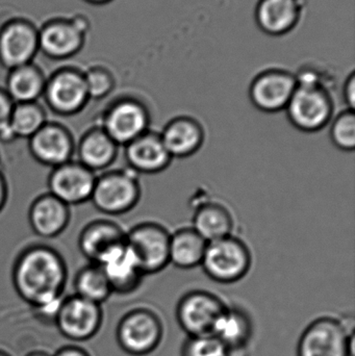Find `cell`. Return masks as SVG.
I'll use <instances>...</instances> for the list:
<instances>
[{
    "mask_svg": "<svg viewBox=\"0 0 355 356\" xmlns=\"http://www.w3.org/2000/svg\"><path fill=\"white\" fill-rule=\"evenodd\" d=\"M296 87L295 74L283 69H269L250 83V102L261 112L274 114L286 110Z\"/></svg>",
    "mask_w": 355,
    "mask_h": 356,
    "instance_id": "obj_13",
    "label": "cell"
},
{
    "mask_svg": "<svg viewBox=\"0 0 355 356\" xmlns=\"http://www.w3.org/2000/svg\"><path fill=\"white\" fill-rule=\"evenodd\" d=\"M101 321L100 305L73 295L63 300L54 323L66 338L85 341L95 336Z\"/></svg>",
    "mask_w": 355,
    "mask_h": 356,
    "instance_id": "obj_16",
    "label": "cell"
},
{
    "mask_svg": "<svg viewBox=\"0 0 355 356\" xmlns=\"http://www.w3.org/2000/svg\"><path fill=\"white\" fill-rule=\"evenodd\" d=\"M208 242L193 227L175 230L170 236L169 264L190 270L201 265Z\"/></svg>",
    "mask_w": 355,
    "mask_h": 356,
    "instance_id": "obj_27",
    "label": "cell"
},
{
    "mask_svg": "<svg viewBox=\"0 0 355 356\" xmlns=\"http://www.w3.org/2000/svg\"><path fill=\"white\" fill-rule=\"evenodd\" d=\"M118 152L119 146L100 127L85 131L75 148L77 161L94 173L110 168Z\"/></svg>",
    "mask_w": 355,
    "mask_h": 356,
    "instance_id": "obj_23",
    "label": "cell"
},
{
    "mask_svg": "<svg viewBox=\"0 0 355 356\" xmlns=\"http://www.w3.org/2000/svg\"><path fill=\"white\" fill-rule=\"evenodd\" d=\"M213 334L224 345L226 356H249L254 323L249 314L242 307L227 305Z\"/></svg>",
    "mask_w": 355,
    "mask_h": 356,
    "instance_id": "obj_19",
    "label": "cell"
},
{
    "mask_svg": "<svg viewBox=\"0 0 355 356\" xmlns=\"http://www.w3.org/2000/svg\"><path fill=\"white\" fill-rule=\"evenodd\" d=\"M171 234L158 222H142L126 232V242L145 275L160 273L169 265Z\"/></svg>",
    "mask_w": 355,
    "mask_h": 356,
    "instance_id": "obj_8",
    "label": "cell"
},
{
    "mask_svg": "<svg viewBox=\"0 0 355 356\" xmlns=\"http://www.w3.org/2000/svg\"><path fill=\"white\" fill-rule=\"evenodd\" d=\"M46 81L42 69L31 63L8 70L4 90L15 104L38 102L43 97Z\"/></svg>",
    "mask_w": 355,
    "mask_h": 356,
    "instance_id": "obj_26",
    "label": "cell"
},
{
    "mask_svg": "<svg viewBox=\"0 0 355 356\" xmlns=\"http://www.w3.org/2000/svg\"><path fill=\"white\" fill-rule=\"evenodd\" d=\"M0 164H1V152H0Z\"/></svg>",
    "mask_w": 355,
    "mask_h": 356,
    "instance_id": "obj_39",
    "label": "cell"
},
{
    "mask_svg": "<svg viewBox=\"0 0 355 356\" xmlns=\"http://www.w3.org/2000/svg\"><path fill=\"white\" fill-rule=\"evenodd\" d=\"M142 196L139 177L131 169L106 171L96 178L91 200L100 213L121 216L133 211Z\"/></svg>",
    "mask_w": 355,
    "mask_h": 356,
    "instance_id": "obj_5",
    "label": "cell"
},
{
    "mask_svg": "<svg viewBox=\"0 0 355 356\" xmlns=\"http://www.w3.org/2000/svg\"><path fill=\"white\" fill-rule=\"evenodd\" d=\"M74 289L75 295L97 305H101L113 294L104 270L95 264H89L77 272Z\"/></svg>",
    "mask_w": 355,
    "mask_h": 356,
    "instance_id": "obj_28",
    "label": "cell"
},
{
    "mask_svg": "<svg viewBox=\"0 0 355 356\" xmlns=\"http://www.w3.org/2000/svg\"><path fill=\"white\" fill-rule=\"evenodd\" d=\"M329 137L331 143L345 152H352L355 149V113L354 110L342 111L337 116H333L329 123Z\"/></svg>",
    "mask_w": 355,
    "mask_h": 356,
    "instance_id": "obj_30",
    "label": "cell"
},
{
    "mask_svg": "<svg viewBox=\"0 0 355 356\" xmlns=\"http://www.w3.org/2000/svg\"><path fill=\"white\" fill-rule=\"evenodd\" d=\"M200 266L213 282L236 284L251 269V250L242 238L231 234L208 243Z\"/></svg>",
    "mask_w": 355,
    "mask_h": 356,
    "instance_id": "obj_3",
    "label": "cell"
},
{
    "mask_svg": "<svg viewBox=\"0 0 355 356\" xmlns=\"http://www.w3.org/2000/svg\"><path fill=\"white\" fill-rule=\"evenodd\" d=\"M83 75L90 99H104L114 91L116 85L114 75L106 67H92Z\"/></svg>",
    "mask_w": 355,
    "mask_h": 356,
    "instance_id": "obj_31",
    "label": "cell"
},
{
    "mask_svg": "<svg viewBox=\"0 0 355 356\" xmlns=\"http://www.w3.org/2000/svg\"><path fill=\"white\" fill-rule=\"evenodd\" d=\"M54 356H88L87 353L76 348H65L58 351Z\"/></svg>",
    "mask_w": 355,
    "mask_h": 356,
    "instance_id": "obj_36",
    "label": "cell"
},
{
    "mask_svg": "<svg viewBox=\"0 0 355 356\" xmlns=\"http://www.w3.org/2000/svg\"><path fill=\"white\" fill-rule=\"evenodd\" d=\"M297 356H354V319L323 316L300 336Z\"/></svg>",
    "mask_w": 355,
    "mask_h": 356,
    "instance_id": "obj_2",
    "label": "cell"
},
{
    "mask_svg": "<svg viewBox=\"0 0 355 356\" xmlns=\"http://www.w3.org/2000/svg\"><path fill=\"white\" fill-rule=\"evenodd\" d=\"M47 122V113L39 102L15 104L10 131L15 140H29Z\"/></svg>",
    "mask_w": 355,
    "mask_h": 356,
    "instance_id": "obj_29",
    "label": "cell"
},
{
    "mask_svg": "<svg viewBox=\"0 0 355 356\" xmlns=\"http://www.w3.org/2000/svg\"><path fill=\"white\" fill-rule=\"evenodd\" d=\"M99 266L110 282L113 293L116 294L127 295L135 292L145 276L127 242Z\"/></svg>",
    "mask_w": 355,
    "mask_h": 356,
    "instance_id": "obj_24",
    "label": "cell"
},
{
    "mask_svg": "<svg viewBox=\"0 0 355 356\" xmlns=\"http://www.w3.org/2000/svg\"><path fill=\"white\" fill-rule=\"evenodd\" d=\"M149 108L139 98L123 96L110 102L102 113L98 127L120 147L150 129Z\"/></svg>",
    "mask_w": 355,
    "mask_h": 356,
    "instance_id": "obj_6",
    "label": "cell"
},
{
    "mask_svg": "<svg viewBox=\"0 0 355 356\" xmlns=\"http://www.w3.org/2000/svg\"><path fill=\"white\" fill-rule=\"evenodd\" d=\"M160 139L172 159H187L199 152L206 141V131L197 119L177 116L160 133Z\"/></svg>",
    "mask_w": 355,
    "mask_h": 356,
    "instance_id": "obj_21",
    "label": "cell"
},
{
    "mask_svg": "<svg viewBox=\"0 0 355 356\" xmlns=\"http://www.w3.org/2000/svg\"><path fill=\"white\" fill-rule=\"evenodd\" d=\"M192 227L206 241L219 240L233 234V213L218 201H204L196 207Z\"/></svg>",
    "mask_w": 355,
    "mask_h": 356,
    "instance_id": "obj_25",
    "label": "cell"
},
{
    "mask_svg": "<svg viewBox=\"0 0 355 356\" xmlns=\"http://www.w3.org/2000/svg\"><path fill=\"white\" fill-rule=\"evenodd\" d=\"M126 245V232L116 222L94 220L79 236V249L90 264L101 265L110 255Z\"/></svg>",
    "mask_w": 355,
    "mask_h": 356,
    "instance_id": "obj_17",
    "label": "cell"
},
{
    "mask_svg": "<svg viewBox=\"0 0 355 356\" xmlns=\"http://www.w3.org/2000/svg\"><path fill=\"white\" fill-rule=\"evenodd\" d=\"M181 356H226V349L214 334L188 337Z\"/></svg>",
    "mask_w": 355,
    "mask_h": 356,
    "instance_id": "obj_32",
    "label": "cell"
},
{
    "mask_svg": "<svg viewBox=\"0 0 355 356\" xmlns=\"http://www.w3.org/2000/svg\"><path fill=\"white\" fill-rule=\"evenodd\" d=\"M89 21L81 15L72 18H53L39 29L40 52L51 60H67L85 45Z\"/></svg>",
    "mask_w": 355,
    "mask_h": 356,
    "instance_id": "obj_10",
    "label": "cell"
},
{
    "mask_svg": "<svg viewBox=\"0 0 355 356\" xmlns=\"http://www.w3.org/2000/svg\"><path fill=\"white\" fill-rule=\"evenodd\" d=\"M165 324L160 316L148 307L129 312L119 322L117 340L121 348L133 356H145L162 344Z\"/></svg>",
    "mask_w": 355,
    "mask_h": 356,
    "instance_id": "obj_7",
    "label": "cell"
},
{
    "mask_svg": "<svg viewBox=\"0 0 355 356\" xmlns=\"http://www.w3.org/2000/svg\"><path fill=\"white\" fill-rule=\"evenodd\" d=\"M74 138L65 125L48 121L28 140V150L35 162L56 168L73 160Z\"/></svg>",
    "mask_w": 355,
    "mask_h": 356,
    "instance_id": "obj_15",
    "label": "cell"
},
{
    "mask_svg": "<svg viewBox=\"0 0 355 356\" xmlns=\"http://www.w3.org/2000/svg\"><path fill=\"white\" fill-rule=\"evenodd\" d=\"M70 220V207L50 193L40 195L29 207V225L40 238H56L67 229Z\"/></svg>",
    "mask_w": 355,
    "mask_h": 356,
    "instance_id": "obj_20",
    "label": "cell"
},
{
    "mask_svg": "<svg viewBox=\"0 0 355 356\" xmlns=\"http://www.w3.org/2000/svg\"><path fill=\"white\" fill-rule=\"evenodd\" d=\"M39 50V29L31 21L14 18L0 29V65L8 70L31 64Z\"/></svg>",
    "mask_w": 355,
    "mask_h": 356,
    "instance_id": "obj_12",
    "label": "cell"
},
{
    "mask_svg": "<svg viewBox=\"0 0 355 356\" xmlns=\"http://www.w3.org/2000/svg\"><path fill=\"white\" fill-rule=\"evenodd\" d=\"M227 305L214 293L192 290L181 296L176 305L177 323L188 337L213 334Z\"/></svg>",
    "mask_w": 355,
    "mask_h": 356,
    "instance_id": "obj_9",
    "label": "cell"
},
{
    "mask_svg": "<svg viewBox=\"0 0 355 356\" xmlns=\"http://www.w3.org/2000/svg\"><path fill=\"white\" fill-rule=\"evenodd\" d=\"M302 14V0H260L254 15L256 24L265 33L281 37L297 26Z\"/></svg>",
    "mask_w": 355,
    "mask_h": 356,
    "instance_id": "obj_22",
    "label": "cell"
},
{
    "mask_svg": "<svg viewBox=\"0 0 355 356\" xmlns=\"http://www.w3.org/2000/svg\"><path fill=\"white\" fill-rule=\"evenodd\" d=\"M124 147L127 166L137 175H158L166 170L173 160L160 133L150 129Z\"/></svg>",
    "mask_w": 355,
    "mask_h": 356,
    "instance_id": "obj_18",
    "label": "cell"
},
{
    "mask_svg": "<svg viewBox=\"0 0 355 356\" xmlns=\"http://www.w3.org/2000/svg\"><path fill=\"white\" fill-rule=\"evenodd\" d=\"M28 356H47V355H42V353H35V355H31Z\"/></svg>",
    "mask_w": 355,
    "mask_h": 356,
    "instance_id": "obj_38",
    "label": "cell"
},
{
    "mask_svg": "<svg viewBox=\"0 0 355 356\" xmlns=\"http://www.w3.org/2000/svg\"><path fill=\"white\" fill-rule=\"evenodd\" d=\"M85 1L94 6H104V4L110 3L113 0H85Z\"/></svg>",
    "mask_w": 355,
    "mask_h": 356,
    "instance_id": "obj_37",
    "label": "cell"
},
{
    "mask_svg": "<svg viewBox=\"0 0 355 356\" xmlns=\"http://www.w3.org/2000/svg\"><path fill=\"white\" fill-rule=\"evenodd\" d=\"M343 99L346 104V108L354 110L355 108V72L352 71L343 86Z\"/></svg>",
    "mask_w": 355,
    "mask_h": 356,
    "instance_id": "obj_34",
    "label": "cell"
},
{
    "mask_svg": "<svg viewBox=\"0 0 355 356\" xmlns=\"http://www.w3.org/2000/svg\"><path fill=\"white\" fill-rule=\"evenodd\" d=\"M43 98L48 108L58 116L79 114L90 100L83 71L72 67L54 71L47 77Z\"/></svg>",
    "mask_w": 355,
    "mask_h": 356,
    "instance_id": "obj_11",
    "label": "cell"
},
{
    "mask_svg": "<svg viewBox=\"0 0 355 356\" xmlns=\"http://www.w3.org/2000/svg\"><path fill=\"white\" fill-rule=\"evenodd\" d=\"M97 175L79 161H70L52 169L48 177V193L68 207L91 200Z\"/></svg>",
    "mask_w": 355,
    "mask_h": 356,
    "instance_id": "obj_14",
    "label": "cell"
},
{
    "mask_svg": "<svg viewBox=\"0 0 355 356\" xmlns=\"http://www.w3.org/2000/svg\"><path fill=\"white\" fill-rule=\"evenodd\" d=\"M12 280L19 296L35 309L64 298L68 269L56 249L29 245L15 259Z\"/></svg>",
    "mask_w": 355,
    "mask_h": 356,
    "instance_id": "obj_1",
    "label": "cell"
},
{
    "mask_svg": "<svg viewBox=\"0 0 355 356\" xmlns=\"http://www.w3.org/2000/svg\"><path fill=\"white\" fill-rule=\"evenodd\" d=\"M0 356H6V355H4L3 353H0Z\"/></svg>",
    "mask_w": 355,
    "mask_h": 356,
    "instance_id": "obj_40",
    "label": "cell"
},
{
    "mask_svg": "<svg viewBox=\"0 0 355 356\" xmlns=\"http://www.w3.org/2000/svg\"><path fill=\"white\" fill-rule=\"evenodd\" d=\"M8 184L6 177L0 172V213L3 211L8 203Z\"/></svg>",
    "mask_w": 355,
    "mask_h": 356,
    "instance_id": "obj_35",
    "label": "cell"
},
{
    "mask_svg": "<svg viewBox=\"0 0 355 356\" xmlns=\"http://www.w3.org/2000/svg\"><path fill=\"white\" fill-rule=\"evenodd\" d=\"M15 102L6 93L4 88H0V142L12 143L14 136L10 131V117L14 110Z\"/></svg>",
    "mask_w": 355,
    "mask_h": 356,
    "instance_id": "obj_33",
    "label": "cell"
},
{
    "mask_svg": "<svg viewBox=\"0 0 355 356\" xmlns=\"http://www.w3.org/2000/svg\"><path fill=\"white\" fill-rule=\"evenodd\" d=\"M285 111L295 129L314 134L329 127L333 118L335 102L327 86L297 83Z\"/></svg>",
    "mask_w": 355,
    "mask_h": 356,
    "instance_id": "obj_4",
    "label": "cell"
}]
</instances>
